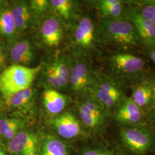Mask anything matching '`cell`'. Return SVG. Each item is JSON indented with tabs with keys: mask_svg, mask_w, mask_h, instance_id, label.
Listing matches in <instances>:
<instances>
[{
	"mask_svg": "<svg viewBox=\"0 0 155 155\" xmlns=\"http://www.w3.org/2000/svg\"><path fill=\"white\" fill-rule=\"evenodd\" d=\"M100 27L104 39L121 51L143 45L135 27L126 18H103Z\"/></svg>",
	"mask_w": 155,
	"mask_h": 155,
	"instance_id": "obj_1",
	"label": "cell"
},
{
	"mask_svg": "<svg viewBox=\"0 0 155 155\" xmlns=\"http://www.w3.org/2000/svg\"><path fill=\"white\" fill-rule=\"evenodd\" d=\"M109 66L114 78L124 85L126 83H134L145 77L146 63L139 56L127 51L114 54L109 58Z\"/></svg>",
	"mask_w": 155,
	"mask_h": 155,
	"instance_id": "obj_2",
	"label": "cell"
},
{
	"mask_svg": "<svg viewBox=\"0 0 155 155\" xmlns=\"http://www.w3.org/2000/svg\"><path fill=\"white\" fill-rule=\"evenodd\" d=\"M41 67H29L13 64L0 74V93L5 101L17 93L31 87Z\"/></svg>",
	"mask_w": 155,
	"mask_h": 155,
	"instance_id": "obj_3",
	"label": "cell"
},
{
	"mask_svg": "<svg viewBox=\"0 0 155 155\" xmlns=\"http://www.w3.org/2000/svg\"><path fill=\"white\" fill-rule=\"evenodd\" d=\"M123 86L113 78L95 74L94 83L90 93L105 110L116 109L126 96Z\"/></svg>",
	"mask_w": 155,
	"mask_h": 155,
	"instance_id": "obj_4",
	"label": "cell"
},
{
	"mask_svg": "<svg viewBox=\"0 0 155 155\" xmlns=\"http://www.w3.org/2000/svg\"><path fill=\"white\" fill-rule=\"evenodd\" d=\"M120 136L124 147L136 155H144L155 145V137L145 124L122 127Z\"/></svg>",
	"mask_w": 155,
	"mask_h": 155,
	"instance_id": "obj_5",
	"label": "cell"
},
{
	"mask_svg": "<svg viewBox=\"0 0 155 155\" xmlns=\"http://www.w3.org/2000/svg\"><path fill=\"white\" fill-rule=\"evenodd\" d=\"M125 18L132 22L145 48L155 45V25L142 16L137 9L127 4L124 13Z\"/></svg>",
	"mask_w": 155,
	"mask_h": 155,
	"instance_id": "obj_6",
	"label": "cell"
},
{
	"mask_svg": "<svg viewBox=\"0 0 155 155\" xmlns=\"http://www.w3.org/2000/svg\"><path fill=\"white\" fill-rule=\"evenodd\" d=\"M79 113L83 124L91 129L101 127L105 121V109L92 96L81 104Z\"/></svg>",
	"mask_w": 155,
	"mask_h": 155,
	"instance_id": "obj_7",
	"label": "cell"
},
{
	"mask_svg": "<svg viewBox=\"0 0 155 155\" xmlns=\"http://www.w3.org/2000/svg\"><path fill=\"white\" fill-rule=\"evenodd\" d=\"M95 74L86 61L76 62L70 69L69 81L72 89L80 93H90L94 83Z\"/></svg>",
	"mask_w": 155,
	"mask_h": 155,
	"instance_id": "obj_8",
	"label": "cell"
},
{
	"mask_svg": "<svg viewBox=\"0 0 155 155\" xmlns=\"http://www.w3.org/2000/svg\"><path fill=\"white\" fill-rule=\"evenodd\" d=\"M144 116L145 113L130 97L125 96L116 109L115 119L122 127L145 124Z\"/></svg>",
	"mask_w": 155,
	"mask_h": 155,
	"instance_id": "obj_9",
	"label": "cell"
},
{
	"mask_svg": "<svg viewBox=\"0 0 155 155\" xmlns=\"http://www.w3.org/2000/svg\"><path fill=\"white\" fill-rule=\"evenodd\" d=\"M8 149L13 155H39L38 139L33 133L20 131L9 141Z\"/></svg>",
	"mask_w": 155,
	"mask_h": 155,
	"instance_id": "obj_10",
	"label": "cell"
},
{
	"mask_svg": "<svg viewBox=\"0 0 155 155\" xmlns=\"http://www.w3.org/2000/svg\"><path fill=\"white\" fill-rule=\"evenodd\" d=\"M75 41L84 51L94 49L95 33L94 25L92 20L87 17L81 18L74 31Z\"/></svg>",
	"mask_w": 155,
	"mask_h": 155,
	"instance_id": "obj_11",
	"label": "cell"
},
{
	"mask_svg": "<svg viewBox=\"0 0 155 155\" xmlns=\"http://www.w3.org/2000/svg\"><path fill=\"white\" fill-rule=\"evenodd\" d=\"M132 91L130 98L145 114L150 110L152 98V89L148 77L133 83Z\"/></svg>",
	"mask_w": 155,
	"mask_h": 155,
	"instance_id": "obj_12",
	"label": "cell"
},
{
	"mask_svg": "<svg viewBox=\"0 0 155 155\" xmlns=\"http://www.w3.org/2000/svg\"><path fill=\"white\" fill-rule=\"evenodd\" d=\"M51 123L58 133L65 139L74 138L81 131L79 121L72 113L68 111L56 117Z\"/></svg>",
	"mask_w": 155,
	"mask_h": 155,
	"instance_id": "obj_13",
	"label": "cell"
},
{
	"mask_svg": "<svg viewBox=\"0 0 155 155\" xmlns=\"http://www.w3.org/2000/svg\"><path fill=\"white\" fill-rule=\"evenodd\" d=\"M9 52L12 60L19 65H27L34 58L31 45L28 40L12 41L9 46Z\"/></svg>",
	"mask_w": 155,
	"mask_h": 155,
	"instance_id": "obj_14",
	"label": "cell"
},
{
	"mask_svg": "<svg viewBox=\"0 0 155 155\" xmlns=\"http://www.w3.org/2000/svg\"><path fill=\"white\" fill-rule=\"evenodd\" d=\"M41 36L44 42L48 46L53 47L60 44L63 36V31L59 21L54 17H49L43 22Z\"/></svg>",
	"mask_w": 155,
	"mask_h": 155,
	"instance_id": "obj_15",
	"label": "cell"
},
{
	"mask_svg": "<svg viewBox=\"0 0 155 155\" xmlns=\"http://www.w3.org/2000/svg\"><path fill=\"white\" fill-rule=\"evenodd\" d=\"M94 3L103 18H125L127 1L122 0H99Z\"/></svg>",
	"mask_w": 155,
	"mask_h": 155,
	"instance_id": "obj_16",
	"label": "cell"
},
{
	"mask_svg": "<svg viewBox=\"0 0 155 155\" xmlns=\"http://www.w3.org/2000/svg\"><path fill=\"white\" fill-rule=\"evenodd\" d=\"M43 104L46 110L52 114H58L66 105L67 97L54 89H47L43 93Z\"/></svg>",
	"mask_w": 155,
	"mask_h": 155,
	"instance_id": "obj_17",
	"label": "cell"
},
{
	"mask_svg": "<svg viewBox=\"0 0 155 155\" xmlns=\"http://www.w3.org/2000/svg\"><path fill=\"white\" fill-rule=\"evenodd\" d=\"M17 32L11 7L6 4L0 6V35L7 39H13Z\"/></svg>",
	"mask_w": 155,
	"mask_h": 155,
	"instance_id": "obj_18",
	"label": "cell"
},
{
	"mask_svg": "<svg viewBox=\"0 0 155 155\" xmlns=\"http://www.w3.org/2000/svg\"><path fill=\"white\" fill-rule=\"evenodd\" d=\"M17 32L27 29L30 21V8L25 1H20L11 7Z\"/></svg>",
	"mask_w": 155,
	"mask_h": 155,
	"instance_id": "obj_19",
	"label": "cell"
},
{
	"mask_svg": "<svg viewBox=\"0 0 155 155\" xmlns=\"http://www.w3.org/2000/svg\"><path fill=\"white\" fill-rule=\"evenodd\" d=\"M35 95V89L29 87L13 95L6 101V104L15 108L25 109L32 104Z\"/></svg>",
	"mask_w": 155,
	"mask_h": 155,
	"instance_id": "obj_20",
	"label": "cell"
},
{
	"mask_svg": "<svg viewBox=\"0 0 155 155\" xmlns=\"http://www.w3.org/2000/svg\"><path fill=\"white\" fill-rule=\"evenodd\" d=\"M41 155H67L65 145L59 140L54 137H48L43 143Z\"/></svg>",
	"mask_w": 155,
	"mask_h": 155,
	"instance_id": "obj_21",
	"label": "cell"
},
{
	"mask_svg": "<svg viewBox=\"0 0 155 155\" xmlns=\"http://www.w3.org/2000/svg\"><path fill=\"white\" fill-rule=\"evenodd\" d=\"M127 4L134 6L142 16L155 25V1H127Z\"/></svg>",
	"mask_w": 155,
	"mask_h": 155,
	"instance_id": "obj_22",
	"label": "cell"
},
{
	"mask_svg": "<svg viewBox=\"0 0 155 155\" xmlns=\"http://www.w3.org/2000/svg\"><path fill=\"white\" fill-rule=\"evenodd\" d=\"M52 66L54 67L61 87L65 86L69 82L70 77V70L66 62L63 61H57L53 63Z\"/></svg>",
	"mask_w": 155,
	"mask_h": 155,
	"instance_id": "obj_23",
	"label": "cell"
},
{
	"mask_svg": "<svg viewBox=\"0 0 155 155\" xmlns=\"http://www.w3.org/2000/svg\"><path fill=\"white\" fill-rule=\"evenodd\" d=\"M70 0H51L50 5L60 16L65 19H68L71 16L72 3Z\"/></svg>",
	"mask_w": 155,
	"mask_h": 155,
	"instance_id": "obj_24",
	"label": "cell"
},
{
	"mask_svg": "<svg viewBox=\"0 0 155 155\" xmlns=\"http://www.w3.org/2000/svg\"><path fill=\"white\" fill-rule=\"evenodd\" d=\"M24 122L16 118H7L0 120V135L4 136L6 133L16 127L22 128Z\"/></svg>",
	"mask_w": 155,
	"mask_h": 155,
	"instance_id": "obj_25",
	"label": "cell"
},
{
	"mask_svg": "<svg viewBox=\"0 0 155 155\" xmlns=\"http://www.w3.org/2000/svg\"><path fill=\"white\" fill-rule=\"evenodd\" d=\"M45 75L47 83L52 89L55 90V89H59L61 87V83L56 75L55 70L52 64L47 68Z\"/></svg>",
	"mask_w": 155,
	"mask_h": 155,
	"instance_id": "obj_26",
	"label": "cell"
},
{
	"mask_svg": "<svg viewBox=\"0 0 155 155\" xmlns=\"http://www.w3.org/2000/svg\"><path fill=\"white\" fill-rule=\"evenodd\" d=\"M50 1L47 0H32L30 1V9L36 14L43 13L47 9Z\"/></svg>",
	"mask_w": 155,
	"mask_h": 155,
	"instance_id": "obj_27",
	"label": "cell"
},
{
	"mask_svg": "<svg viewBox=\"0 0 155 155\" xmlns=\"http://www.w3.org/2000/svg\"><path fill=\"white\" fill-rule=\"evenodd\" d=\"M152 89V98L150 111L152 113V115L155 117V74L148 77Z\"/></svg>",
	"mask_w": 155,
	"mask_h": 155,
	"instance_id": "obj_28",
	"label": "cell"
},
{
	"mask_svg": "<svg viewBox=\"0 0 155 155\" xmlns=\"http://www.w3.org/2000/svg\"><path fill=\"white\" fill-rule=\"evenodd\" d=\"M6 48L5 44L3 41L0 40V61L5 64L6 58Z\"/></svg>",
	"mask_w": 155,
	"mask_h": 155,
	"instance_id": "obj_29",
	"label": "cell"
},
{
	"mask_svg": "<svg viewBox=\"0 0 155 155\" xmlns=\"http://www.w3.org/2000/svg\"><path fill=\"white\" fill-rule=\"evenodd\" d=\"M83 155H112L108 152L103 150H90L84 152Z\"/></svg>",
	"mask_w": 155,
	"mask_h": 155,
	"instance_id": "obj_30",
	"label": "cell"
},
{
	"mask_svg": "<svg viewBox=\"0 0 155 155\" xmlns=\"http://www.w3.org/2000/svg\"><path fill=\"white\" fill-rule=\"evenodd\" d=\"M147 53L148 57L155 64V45L150 48H146Z\"/></svg>",
	"mask_w": 155,
	"mask_h": 155,
	"instance_id": "obj_31",
	"label": "cell"
},
{
	"mask_svg": "<svg viewBox=\"0 0 155 155\" xmlns=\"http://www.w3.org/2000/svg\"><path fill=\"white\" fill-rule=\"evenodd\" d=\"M5 104V101L2 94L0 93V111L2 110L4 108Z\"/></svg>",
	"mask_w": 155,
	"mask_h": 155,
	"instance_id": "obj_32",
	"label": "cell"
},
{
	"mask_svg": "<svg viewBox=\"0 0 155 155\" xmlns=\"http://www.w3.org/2000/svg\"><path fill=\"white\" fill-rule=\"evenodd\" d=\"M5 64H4V63H2V62L0 61V70H3L5 68Z\"/></svg>",
	"mask_w": 155,
	"mask_h": 155,
	"instance_id": "obj_33",
	"label": "cell"
},
{
	"mask_svg": "<svg viewBox=\"0 0 155 155\" xmlns=\"http://www.w3.org/2000/svg\"><path fill=\"white\" fill-rule=\"evenodd\" d=\"M6 4V1H3V0H0V6L4 5Z\"/></svg>",
	"mask_w": 155,
	"mask_h": 155,
	"instance_id": "obj_34",
	"label": "cell"
},
{
	"mask_svg": "<svg viewBox=\"0 0 155 155\" xmlns=\"http://www.w3.org/2000/svg\"><path fill=\"white\" fill-rule=\"evenodd\" d=\"M0 155H6L5 152L2 150H0Z\"/></svg>",
	"mask_w": 155,
	"mask_h": 155,
	"instance_id": "obj_35",
	"label": "cell"
}]
</instances>
